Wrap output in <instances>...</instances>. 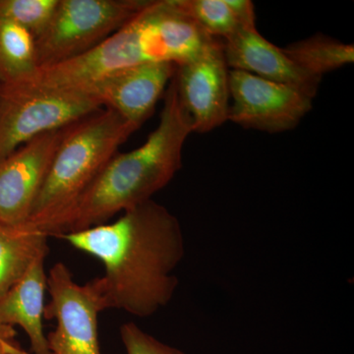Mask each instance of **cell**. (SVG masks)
I'll return each mask as SVG.
<instances>
[{"mask_svg": "<svg viewBox=\"0 0 354 354\" xmlns=\"http://www.w3.org/2000/svg\"><path fill=\"white\" fill-rule=\"evenodd\" d=\"M139 128L109 109L70 125L28 221L57 236L84 192Z\"/></svg>", "mask_w": 354, "mask_h": 354, "instance_id": "4", "label": "cell"}, {"mask_svg": "<svg viewBox=\"0 0 354 354\" xmlns=\"http://www.w3.org/2000/svg\"><path fill=\"white\" fill-rule=\"evenodd\" d=\"M50 304L44 318L57 320V328L46 335L51 354H101L97 317L104 311L94 281L79 286L64 263H55L46 276Z\"/></svg>", "mask_w": 354, "mask_h": 354, "instance_id": "7", "label": "cell"}, {"mask_svg": "<svg viewBox=\"0 0 354 354\" xmlns=\"http://www.w3.org/2000/svg\"><path fill=\"white\" fill-rule=\"evenodd\" d=\"M15 335L13 327L0 324V348H3L7 354H30L26 353L15 341Z\"/></svg>", "mask_w": 354, "mask_h": 354, "instance_id": "21", "label": "cell"}, {"mask_svg": "<svg viewBox=\"0 0 354 354\" xmlns=\"http://www.w3.org/2000/svg\"><path fill=\"white\" fill-rule=\"evenodd\" d=\"M228 120L247 129L290 131L312 109L313 99L285 84L230 69Z\"/></svg>", "mask_w": 354, "mask_h": 354, "instance_id": "8", "label": "cell"}, {"mask_svg": "<svg viewBox=\"0 0 354 354\" xmlns=\"http://www.w3.org/2000/svg\"><path fill=\"white\" fill-rule=\"evenodd\" d=\"M48 235L26 221L0 225V297L15 286L39 258L48 253Z\"/></svg>", "mask_w": 354, "mask_h": 354, "instance_id": "14", "label": "cell"}, {"mask_svg": "<svg viewBox=\"0 0 354 354\" xmlns=\"http://www.w3.org/2000/svg\"><path fill=\"white\" fill-rule=\"evenodd\" d=\"M104 267L93 279L104 309L145 318L171 302L178 286L174 274L185 254L178 218L153 200L124 212L109 225L59 235Z\"/></svg>", "mask_w": 354, "mask_h": 354, "instance_id": "1", "label": "cell"}, {"mask_svg": "<svg viewBox=\"0 0 354 354\" xmlns=\"http://www.w3.org/2000/svg\"><path fill=\"white\" fill-rule=\"evenodd\" d=\"M176 67L167 62L136 65L102 77L78 91L140 127L152 115Z\"/></svg>", "mask_w": 354, "mask_h": 354, "instance_id": "11", "label": "cell"}, {"mask_svg": "<svg viewBox=\"0 0 354 354\" xmlns=\"http://www.w3.org/2000/svg\"><path fill=\"white\" fill-rule=\"evenodd\" d=\"M69 127L39 135L0 162V225H20L29 221Z\"/></svg>", "mask_w": 354, "mask_h": 354, "instance_id": "10", "label": "cell"}, {"mask_svg": "<svg viewBox=\"0 0 354 354\" xmlns=\"http://www.w3.org/2000/svg\"><path fill=\"white\" fill-rule=\"evenodd\" d=\"M228 68L248 72L272 82L285 84L314 99L321 78L310 75L288 58L283 48L256 29H241L223 41Z\"/></svg>", "mask_w": 354, "mask_h": 354, "instance_id": "12", "label": "cell"}, {"mask_svg": "<svg viewBox=\"0 0 354 354\" xmlns=\"http://www.w3.org/2000/svg\"><path fill=\"white\" fill-rule=\"evenodd\" d=\"M179 100L193 132L207 133L228 120L230 68L223 44L215 39L196 57L178 65L174 74Z\"/></svg>", "mask_w": 354, "mask_h": 354, "instance_id": "9", "label": "cell"}, {"mask_svg": "<svg viewBox=\"0 0 354 354\" xmlns=\"http://www.w3.org/2000/svg\"><path fill=\"white\" fill-rule=\"evenodd\" d=\"M37 68L36 39L21 26L0 18V84L17 82Z\"/></svg>", "mask_w": 354, "mask_h": 354, "instance_id": "16", "label": "cell"}, {"mask_svg": "<svg viewBox=\"0 0 354 354\" xmlns=\"http://www.w3.org/2000/svg\"><path fill=\"white\" fill-rule=\"evenodd\" d=\"M44 259L39 258L25 276L0 297V324L20 326L29 337L34 354H51L43 326L46 290Z\"/></svg>", "mask_w": 354, "mask_h": 354, "instance_id": "13", "label": "cell"}, {"mask_svg": "<svg viewBox=\"0 0 354 354\" xmlns=\"http://www.w3.org/2000/svg\"><path fill=\"white\" fill-rule=\"evenodd\" d=\"M59 0H0V18L29 31L35 39L44 32Z\"/></svg>", "mask_w": 354, "mask_h": 354, "instance_id": "18", "label": "cell"}, {"mask_svg": "<svg viewBox=\"0 0 354 354\" xmlns=\"http://www.w3.org/2000/svg\"><path fill=\"white\" fill-rule=\"evenodd\" d=\"M101 109L82 91L0 84V162L39 135L69 127Z\"/></svg>", "mask_w": 354, "mask_h": 354, "instance_id": "6", "label": "cell"}, {"mask_svg": "<svg viewBox=\"0 0 354 354\" xmlns=\"http://www.w3.org/2000/svg\"><path fill=\"white\" fill-rule=\"evenodd\" d=\"M188 51L180 18L164 2L151 0L127 24L80 57L38 67L16 87L30 90H81L118 70L146 64H179Z\"/></svg>", "mask_w": 354, "mask_h": 354, "instance_id": "3", "label": "cell"}, {"mask_svg": "<svg viewBox=\"0 0 354 354\" xmlns=\"http://www.w3.org/2000/svg\"><path fill=\"white\" fill-rule=\"evenodd\" d=\"M176 6L211 38L225 41L242 26L227 0H176Z\"/></svg>", "mask_w": 354, "mask_h": 354, "instance_id": "17", "label": "cell"}, {"mask_svg": "<svg viewBox=\"0 0 354 354\" xmlns=\"http://www.w3.org/2000/svg\"><path fill=\"white\" fill-rule=\"evenodd\" d=\"M151 0H59L50 24L36 39L38 67L88 53L127 24Z\"/></svg>", "mask_w": 354, "mask_h": 354, "instance_id": "5", "label": "cell"}, {"mask_svg": "<svg viewBox=\"0 0 354 354\" xmlns=\"http://www.w3.org/2000/svg\"><path fill=\"white\" fill-rule=\"evenodd\" d=\"M0 354H7L3 348H0Z\"/></svg>", "mask_w": 354, "mask_h": 354, "instance_id": "22", "label": "cell"}, {"mask_svg": "<svg viewBox=\"0 0 354 354\" xmlns=\"http://www.w3.org/2000/svg\"><path fill=\"white\" fill-rule=\"evenodd\" d=\"M243 29H256L255 7L250 0H227Z\"/></svg>", "mask_w": 354, "mask_h": 354, "instance_id": "20", "label": "cell"}, {"mask_svg": "<svg viewBox=\"0 0 354 354\" xmlns=\"http://www.w3.org/2000/svg\"><path fill=\"white\" fill-rule=\"evenodd\" d=\"M191 133L192 123L179 100L174 76L157 128L143 145L111 158L78 200L57 236L104 225L116 214L152 200L181 169L184 144Z\"/></svg>", "mask_w": 354, "mask_h": 354, "instance_id": "2", "label": "cell"}, {"mask_svg": "<svg viewBox=\"0 0 354 354\" xmlns=\"http://www.w3.org/2000/svg\"><path fill=\"white\" fill-rule=\"evenodd\" d=\"M299 68L322 79L324 74L354 62V46L318 34L283 48Z\"/></svg>", "mask_w": 354, "mask_h": 354, "instance_id": "15", "label": "cell"}, {"mask_svg": "<svg viewBox=\"0 0 354 354\" xmlns=\"http://www.w3.org/2000/svg\"><path fill=\"white\" fill-rule=\"evenodd\" d=\"M120 337L127 354H186L158 341L134 323L123 324Z\"/></svg>", "mask_w": 354, "mask_h": 354, "instance_id": "19", "label": "cell"}]
</instances>
